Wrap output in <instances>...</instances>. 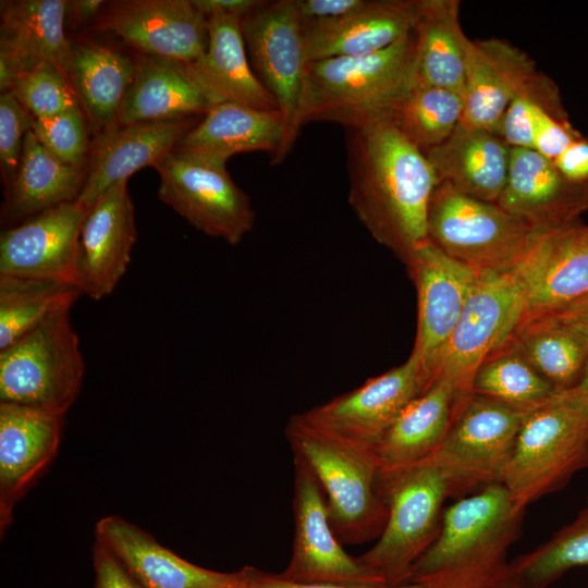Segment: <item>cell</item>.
Masks as SVG:
<instances>
[{
  "label": "cell",
  "mask_w": 588,
  "mask_h": 588,
  "mask_svg": "<svg viewBox=\"0 0 588 588\" xmlns=\"http://www.w3.org/2000/svg\"><path fill=\"white\" fill-rule=\"evenodd\" d=\"M345 135L350 206L368 233L405 262L428 240L433 168L390 122L345 128Z\"/></svg>",
  "instance_id": "cell-1"
},
{
  "label": "cell",
  "mask_w": 588,
  "mask_h": 588,
  "mask_svg": "<svg viewBox=\"0 0 588 588\" xmlns=\"http://www.w3.org/2000/svg\"><path fill=\"white\" fill-rule=\"evenodd\" d=\"M524 514L502 482L460 498L444 509L439 532L414 564L408 583L477 588L505 575Z\"/></svg>",
  "instance_id": "cell-2"
},
{
  "label": "cell",
  "mask_w": 588,
  "mask_h": 588,
  "mask_svg": "<svg viewBox=\"0 0 588 588\" xmlns=\"http://www.w3.org/2000/svg\"><path fill=\"white\" fill-rule=\"evenodd\" d=\"M415 35L380 51L307 62L298 126L331 122L358 128L388 122L414 84Z\"/></svg>",
  "instance_id": "cell-3"
},
{
  "label": "cell",
  "mask_w": 588,
  "mask_h": 588,
  "mask_svg": "<svg viewBox=\"0 0 588 588\" xmlns=\"http://www.w3.org/2000/svg\"><path fill=\"white\" fill-rule=\"evenodd\" d=\"M284 432L293 455L306 463L321 486L340 541L353 544L378 539L388 506L378 492L373 450L321 430L301 414L289 419Z\"/></svg>",
  "instance_id": "cell-4"
},
{
  "label": "cell",
  "mask_w": 588,
  "mask_h": 588,
  "mask_svg": "<svg viewBox=\"0 0 588 588\" xmlns=\"http://www.w3.org/2000/svg\"><path fill=\"white\" fill-rule=\"evenodd\" d=\"M378 492L388 506L387 523L372 548L357 558L387 585L405 584L439 532L443 504L451 498L450 486L429 456L378 477Z\"/></svg>",
  "instance_id": "cell-5"
},
{
  "label": "cell",
  "mask_w": 588,
  "mask_h": 588,
  "mask_svg": "<svg viewBox=\"0 0 588 588\" xmlns=\"http://www.w3.org/2000/svg\"><path fill=\"white\" fill-rule=\"evenodd\" d=\"M70 310L54 313L0 350V403L66 414L85 372Z\"/></svg>",
  "instance_id": "cell-6"
},
{
  "label": "cell",
  "mask_w": 588,
  "mask_h": 588,
  "mask_svg": "<svg viewBox=\"0 0 588 588\" xmlns=\"http://www.w3.org/2000/svg\"><path fill=\"white\" fill-rule=\"evenodd\" d=\"M588 468V413L554 397L528 413L501 482L526 506Z\"/></svg>",
  "instance_id": "cell-7"
},
{
  "label": "cell",
  "mask_w": 588,
  "mask_h": 588,
  "mask_svg": "<svg viewBox=\"0 0 588 588\" xmlns=\"http://www.w3.org/2000/svg\"><path fill=\"white\" fill-rule=\"evenodd\" d=\"M535 229L498 204L436 186L428 208V240L477 273L509 272L524 254Z\"/></svg>",
  "instance_id": "cell-8"
},
{
  "label": "cell",
  "mask_w": 588,
  "mask_h": 588,
  "mask_svg": "<svg viewBox=\"0 0 588 588\" xmlns=\"http://www.w3.org/2000/svg\"><path fill=\"white\" fill-rule=\"evenodd\" d=\"M526 415L491 397L468 396L430 456L445 475L451 497L501 482Z\"/></svg>",
  "instance_id": "cell-9"
},
{
  "label": "cell",
  "mask_w": 588,
  "mask_h": 588,
  "mask_svg": "<svg viewBox=\"0 0 588 588\" xmlns=\"http://www.w3.org/2000/svg\"><path fill=\"white\" fill-rule=\"evenodd\" d=\"M524 315V292L513 271L478 273L434 381H448L462 405L479 366L511 340Z\"/></svg>",
  "instance_id": "cell-10"
},
{
  "label": "cell",
  "mask_w": 588,
  "mask_h": 588,
  "mask_svg": "<svg viewBox=\"0 0 588 588\" xmlns=\"http://www.w3.org/2000/svg\"><path fill=\"white\" fill-rule=\"evenodd\" d=\"M154 168L159 199L198 231L234 246L253 230L250 199L225 164L174 149Z\"/></svg>",
  "instance_id": "cell-11"
},
{
  "label": "cell",
  "mask_w": 588,
  "mask_h": 588,
  "mask_svg": "<svg viewBox=\"0 0 588 588\" xmlns=\"http://www.w3.org/2000/svg\"><path fill=\"white\" fill-rule=\"evenodd\" d=\"M242 30L252 69L275 100L284 122L278 164L293 148L301 130L298 112L307 62L295 0L265 1L242 19Z\"/></svg>",
  "instance_id": "cell-12"
},
{
  "label": "cell",
  "mask_w": 588,
  "mask_h": 588,
  "mask_svg": "<svg viewBox=\"0 0 588 588\" xmlns=\"http://www.w3.org/2000/svg\"><path fill=\"white\" fill-rule=\"evenodd\" d=\"M292 553L278 578L306 585H387L358 558L350 555L338 538L327 500L306 463L294 456Z\"/></svg>",
  "instance_id": "cell-13"
},
{
  "label": "cell",
  "mask_w": 588,
  "mask_h": 588,
  "mask_svg": "<svg viewBox=\"0 0 588 588\" xmlns=\"http://www.w3.org/2000/svg\"><path fill=\"white\" fill-rule=\"evenodd\" d=\"M404 264L417 292V331L411 356L430 388L478 273L429 240Z\"/></svg>",
  "instance_id": "cell-14"
},
{
  "label": "cell",
  "mask_w": 588,
  "mask_h": 588,
  "mask_svg": "<svg viewBox=\"0 0 588 588\" xmlns=\"http://www.w3.org/2000/svg\"><path fill=\"white\" fill-rule=\"evenodd\" d=\"M427 390L417 362L409 356L360 387L299 414L321 430L373 450L402 411Z\"/></svg>",
  "instance_id": "cell-15"
},
{
  "label": "cell",
  "mask_w": 588,
  "mask_h": 588,
  "mask_svg": "<svg viewBox=\"0 0 588 588\" xmlns=\"http://www.w3.org/2000/svg\"><path fill=\"white\" fill-rule=\"evenodd\" d=\"M511 271L524 292V318L558 313L588 294V225L535 229Z\"/></svg>",
  "instance_id": "cell-16"
},
{
  "label": "cell",
  "mask_w": 588,
  "mask_h": 588,
  "mask_svg": "<svg viewBox=\"0 0 588 588\" xmlns=\"http://www.w3.org/2000/svg\"><path fill=\"white\" fill-rule=\"evenodd\" d=\"M107 7L91 28L120 36L140 54L192 64L207 49V19L192 0H124Z\"/></svg>",
  "instance_id": "cell-17"
},
{
  "label": "cell",
  "mask_w": 588,
  "mask_h": 588,
  "mask_svg": "<svg viewBox=\"0 0 588 588\" xmlns=\"http://www.w3.org/2000/svg\"><path fill=\"white\" fill-rule=\"evenodd\" d=\"M88 208L77 200L1 232L0 274L76 284L78 237Z\"/></svg>",
  "instance_id": "cell-18"
},
{
  "label": "cell",
  "mask_w": 588,
  "mask_h": 588,
  "mask_svg": "<svg viewBox=\"0 0 588 588\" xmlns=\"http://www.w3.org/2000/svg\"><path fill=\"white\" fill-rule=\"evenodd\" d=\"M137 231L127 181L103 193L83 222L76 261V284L99 301L110 295L127 270Z\"/></svg>",
  "instance_id": "cell-19"
},
{
  "label": "cell",
  "mask_w": 588,
  "mask_h": 588,
  "mask_svg": "<svg viewBox=\"0 0 588 588\" xmlns=\"http://www.w3.org/2000/svg\"><path fill=\"white\" fill-rule=\"evenodd\" d=\"M96 541L122 564L143 588H250L254 567L233 573L195 565L161 546L148 532L119 516L96 525Z\"/></svg>",
  "instance_id": "cell-20"
},
{
  "label": "cell",
  "mask_w": 588,
  "mask_h": 588,
  "mask_svg": "<svg viewBox=\"0 0 588 588\" xmlns=\"http://www.w3.org/2000/svg\"><path fill=\"white\" fill-rule=\"evenodd\" d=\"M63 414L0 403V531L12 520L15 503L57 455Z\"/></svg>",
  "instance_id": "cell-21"
},
{
  "label": "cell",
  "mask_w": 588,
  "mask_h": 588,
  "mask_svg": "<svg viewBox=\"0 0 588 588\" xmlns=\"http://www.w3.org/2000/svg\"><path fill=\"white\" fill-rule=\"evenodd\" d=\"M68 4L66 0L1 1V93L9 91L20 74L41 63L56 66L69 78Z\"/></svg>",
  "instance_id": "cell-22"
},
{
  "label": "cell",
  "mask_w": 588,
  "mask_h": 588,
  "mask_svg": "<svg viewBox=\"0 0 588 588\" xmlns=\"http://www.w3.org/2000/svg\"><path fill=\"white\" fill-rule=\"evenodd\" d=\"M196 118L117 125L90 143L86 179L77 201L86 208L136 171L155 167L197 124Z\"/></svg>",
  "instance_id": "cell-23"
},
{
  "label": "cell",
  "mask_w": 588,
  "mask_h": 588,
  "mask_svg": "<svg viewBox=\"0 0 588 588\" xmlns=\"http://www.w3.org/2000/svg\"><path fill=\"white\" fill-rule=\"evenodd\" d=\"M538 73L525 52L504 40L467 38L464 111L458 124L498 134L510 103Z\"/></svg>",
  "instance_id": "cell-24"
},
{
  "label": "cell",
  "mask_w": 588,
  "mask_h": 588,
  "mask_svg": "<svg viewBox=\"0 0 588 588\" xmlns=\"http://www.w3.org/2000/svg\"><path fill=\"white\" fill-rule=\"evenodd\" d=\"M497 204L534 229L558 228L588 210V185L569 182L534 149L511 147L507 180Z\"/></svg>",
  "instance_id": "cell-25"
},
{
  "label": "cell",
  "mask_w": 588,
  "mask_h": 588,
  "mask_svg": "<svg viewBox=\"0 0 588 588\" xmlns=\"http://www.w3.org/2000/svg\"><path fill=\"white\" fill-rule=\"evenodd\" d=\"M418 7L419 0L366 1L340 17L302 21L306 62L385 49L413 32Z\"/></svg>",
  "instance_id": "cell-26"
},
{
  "label": "cell",
  "mask_w": 588,
  "mask_h": 588,
  "mask_svg": "<svg viewBox=\"0 0 588 588\" xmlns=\"http://www.w3.org/2000/svg\"><path fill=\"white\" fill-rule=\"evenodd\" d=\"M212 106L189 64L139 53L117 125L197 118Z\"/></svg>",
  "instance_id": "cell-27"
},
{
  "label": "cell",
  "mask_w": 588,
  "mask_h": 588,
  "mask_svg": "<svg viewBox=\"0 0 588 588\" xmlns=\"http://www.w3.org/2000/svg\"><path fill=\"white\" fill-rule=\"evenodd\" d=\"M284 138L280 111L223 101L212 106L175 149L223 164L237 154L266 151L277 164Z\"/></svg>",
  "instance_id": "cell-28"
},
{
  "label": "cell",
  "mask_w": 588,
  "mask_h": 588,
  "mask_svg": "<svg viewBox=\"0 0 588 588\" xmlns=\"http://www.w3.org/2000/svg\"><path fill=\"white\" fill-rule=\"evenodd\" d=\"M424 154L438 184H448L478 200L498 203L511 158V147L499 134L458 124L445 140Z\"/></svg>",
  "instance_id": "cell-29"
},
{
  "label": "cell",
  "mask_w": 588,
  "mask_h": 588,
  "mask_svg": "<svg viewBox=\"0 0 588 588\" xmlns=\"http://www.w3.org/2000/svg\"><path fill=\"white\" fill-rule=\"evenodd\" d=\"M460 406L455 390L442 379L413 400L373 448L379 477L431 456L448 434Z\"/></svg>",
  "instance_id": "cell-30"
},
{
  "label": "cell",
  "mask_w": 588,
  "mask_h": 588,
  "mask_svg": "<svg viewBox=\"0 0 588 588\" xmlns=\"http://www.w3.org/2000/svg\"><path fill=\"white\" fill-rule=\"evenodd\" d=\"M206 19L207 49L199 60L189 65L215 105L232 101L279 111L275 100L249 64L242 19L221 13L210 14Z\"/></svg>",
  "instance_id": "cell-31"
},
{
  "label": "cell",
  "mask_w": 588,
  "mask_h": 588,
  "mask_svg": "<svg viewBox=\"0 0 588 588\" xmlns=\"http://www.w3.org/2000/svg\"><path fill=\"white\" fill-rule=\"evenodd\" d=\"M457 0H419L414 25V84L465 94V44Z\"/></svg>",
  "instance_id": "cell-32"
},
{
  "label": "cell",
  "mask_w": 588,
  "mask_h": 588,
  "mask_svg": "<svg viewBox=\"0 0 588 588\" xmlns=\"http://www.w3.org/2000/svg\"><path fill=\"white\" fill-rule=\"evenodd\" d=\"M86 171L50 154L30 130L23 143L17 171L5 187L4 216L32 218L61 204L77 200Z\"/></svg>",
  "instance_id": "cell-33"
},
{
  "label": "cell",
  "mask_w": 588,
  "mask_h": 588,
  "mask_svg": "<svg viewBox=\"0 0 588 588\" xmlns=\"http://www.w3.org/2000/svg\"><path fill=\"white\" fill-rule=\"evenodd\" d=\"M134 71L135 59L90 41H72L69 78L98 133L117 126Z\"/></svg>",
  "instance_id": "cell-34"
},
{
  "label": "cell",
  "mask_w": 588,
  "mask_h": 588,
  "mask_svg": "<svg viewBox=\"0 0 588 588\" xmlns=\"http://www.w3.org/2000/svg\"><path fill=\"white\" fill-rule=\"evenodd\" d=\"M511 342L556 393L576 385L588 362V340L554 315L524 318Z\"/></svg>",
  "instance_id": "cell-35"
},
{
  "label": "cell",
  "mask_w": 588,
  "mask_h": 588,
  "mask_svg": "<svg viewBox=\"0 0 588 588\" xmlns=\"http://www.w3.org/2000/svg\"><path fill=\"white\" fill-rule=\"evenodd\" d=\"M83 295L69 283L0 274V350Z\"/></svg>",
  "instance_id": "cell-36"
},
{
  "label": "cell",
  "mask_w": 588,
  "mask_h": 588,
  "mask_svg": "<svg viewBox=\"0 0 588 588\" xmlns=\"http://www.w3.org/2000/svg\"><path fill=\"white\" fill-rule=\"evenodd\" d=\"M471 392L527 414L556 394L554 387L527 362L511 340L479 366L473 378Z\"/></svg>",
  "instance_id": "cell-37"
},
{
  "label": "cell",
  "mask_w": 588,
  "mask_h": 588,
  "mask_svg": "<svg viewBox=\"0 0 588 588\" xmlns=\"http://www.w3.org/2000/svg\"><path fill=\"white\" fill-rule=\"evenodd\" d=\"M463 111L462 95L440 87L413 85L395 106L388 122L425 151L452 134Z\"/></svg>",
  "instance_id": "cell-38"
},
{
  "label": "cell",
  "mask_w": 588,
  "mask_h": 588,
  "mask_svg": "<svg viewBox=\"0 0 588 588\" xmlns=\"http://www.w3.org/2000/svg\"><path fill=\"white\" fill-rule=\"evenodd\" d=\"M578 566H588V504L544 543L509 562L507 573L524 588H547Z\"/></svg>",
  "instance_id": "cell-39"
},
{
  "label": "cell",
  "mask_w": 588,
  "mask_h": 588,
  "mask_svg": "<svg viewBox=\"0 0 588 588\" xmlns=\"http://www.w3.org/2000/svg\"><path fill=\"white\" fill-rule=\"evenodd\" d=\"M558 91L552 82L538 73L512 100L506 109L498 134L510 147L534 146L536 121L541 110L560 121Z\"/></svg>",
  "instance_id": "cell-40"
},
{
  "label": "cell",
  "mask_w": 588,
  "mask_h": 588,
  "mask_svg": "<svg viewBox=\"0 0 588 588\" xmlns=\"http://www.w3.org/2000/svg\"><path fill=\"white\" fill-rule=\"evenodd\" d=\"M9 91L35 119L82 107L68 76L48 63L20 74Z\"/></svg>",
  "instance_id": "cell-41"
},
{
  "label": "cell",
  "mask_w": 588,
  "mask_h": 588,
  "mask_svg": "<svg viewBox=\"0 0 588 588\" xmlns=\"http://www.w3.org/2000/svg\"><path fill=\"white\" fill-rule=\"evenodd\" d=\"M32 131L54 157L68 164L85 169L90 143L82 107L48 118L35 119Z\"/></svg>",
  "instance_id": "cell-42"
},
{
  "label": "cell",
  "mask_w": 588,
  "mask_h": 588,
  "mask_svg": "<svg viewBox=\"0 0 588 588\" xmlns=\"http://www.w3.org/2000/svg\"><path fill=\"white\" fill-rule=\"evenodd\" d=\"M34 120L11 91L0 94V163L5 187L17 171L24 138Z\"/></svg>",
  "instance_id": "cell-43"
},
{
  "label": "cell",
  "mask_w": 588,
  "mask_h": 588,
  "mask_svg": "<svg viewBox=\"0 0 588 588\" xmlns=\"http://www.w3.org/2000/svg\"><path fill=\"white\" fill-rule=\"evenodd\" d=\"M579 135L565 121H560L544 110L537 117L532 149L554 160Z\"/></svg>",
  "instance_id": "cell-44"
},
{
  "label": "cell",
  "mask_w": 588,
  "mask_h": 588,
  "mask_svg": "<svg viewBox=\"0 0 588 588\" xmlns=\"http://www.w3.org/2000/svg\"><path fill=\"white\" fill-rule=\"evenodd\" d=\"M96 588H143L101 543L93 549Z\"/></svg>",
  "instance_id": "cell-45"
},
{
  "label": "cell",
  "mask_w": 588,
  "mask_h": 588,
  "mask_svg": "<svg viewBox=\"0 0 588 588\" xmlns=\"http://www.w3.org/2000/svg\"><path fill=\"white\" fill-rule=\"evenodd\" d=\"M552 161L566 180L588 185V139L577 137Z\"/></svg>",
  "instance_id": "cell-46"
},
{
  "label": "cell",
  "mask_w": 588,
  "mask_h": 588,
  "mask_svg": "<svg viewBox=\"0 0 588 588\" xmlns=\"http://www.w3.org/2000/svg\"><path fill=\"white\" fill-rule=\"evenodd\" d=\"M303 22L340 17L362 8L366 0H295Z\"/></svg>",
  "instance_id": "cell-47"
},
{
  "label": "cell",
  "mask_w": 588,
  "mask_h": 588,
  "mask_svg": "<svg viewBox=\"0 0 588 588\" xmlns=\"http://www.w3.org/2000/svg\"><path fill=\"white\" fill-rule=\"evenodd\" d=\"M250 588H438L421 583H405L401 585H306L282 580L275 574L265 573L254 567Z\"/></svg>",
  "instance_id": "cell-48"
},
{
  "label": "cell",
  "mask_w": 588,
  "mask_h": 588,
  "mask_svg": "<svg viewBox=\"0 0 588 588\" xmlns=\"http://www.w3.org/2000/svg\"><path fill=\"white\" fill-rule=\"evenodd\" d=\"M194 7L205 16L215 13L235 15L244 19L265 1L261 0H192Z\"/></svg>",
  "instance_id": "cell-49"
},
{
  "label": "cell",
  "mask_w": 588,
  "mask_h": 588,
  "mask_svg": "<svg viewBox=\"0 0 588 588\" xmlns=\"http://www.w3.org/2000/svg\"><path fill=\"white\" fill-rule=\"evenodd\" d=\"M108 2L102 0H74L69 1L68 13L71 21L77 25L94 22L99 13L101 7Z\"/></svg>",
  "instance_id": "cell-50"
},
{
  "label": "cell",
  "mask_w": 588,
  "mask_h": 588,
  "mask_svg": "<svg viewBox=\"0 0 588 588\" xmlns=\"http://www.w3.org/2000/svg\"><path fill=\"white\" fill-rule=\"evenodd\" d=\"M555 397L588 413V362L578 383L568 390L558 392Z\"/></svg>",
  "instance_id": "cell-51"
},
{
  "label": "cell",
  "mask_w": 588,
  "mask_h": 588,
  "mask_svg": "<svg viewBox=\"0 0 588 588\" xmlns=\"http://www.w3.org/2000/svg\"><path fill=\"white\" fill-rule=\"evenodd\" d=\"M566 321L588 340V313L554 315Z\"/></svg>",
  "instance_id": "cell-52"
},
{
  "label": "cell",
  "mask_w": 588,
  "mask_h": 588,
  "mask_svg": "<svg viewBox=\"0 0 588 588\" xmlns=\"http://www.w3.org/2000/svg\"><path fill=\"white\" fill-rule=\"evenodd\" d=\"M579 313H588V294L568 304L558 313L550 315H572Z\"/></svg>",
  "instance_id": "cell-53"
},
{
  "label": "cell",
  "mask_w": 588,
  "mask_h": 588,
  "mask_svg": "<svg viewBox=\"0 0 588 588\" xmlns=\"http://www.w3.org/2000/svg\"><path fill=\"white\" fill-rule=\"evenodd\" d=\"M477 588H524L518 583H516L514 579H512L506 573L505 575L493 579L485 585H481Z\"/></svg>",
  "instance_id": "cell-54"
}]
</instances>
